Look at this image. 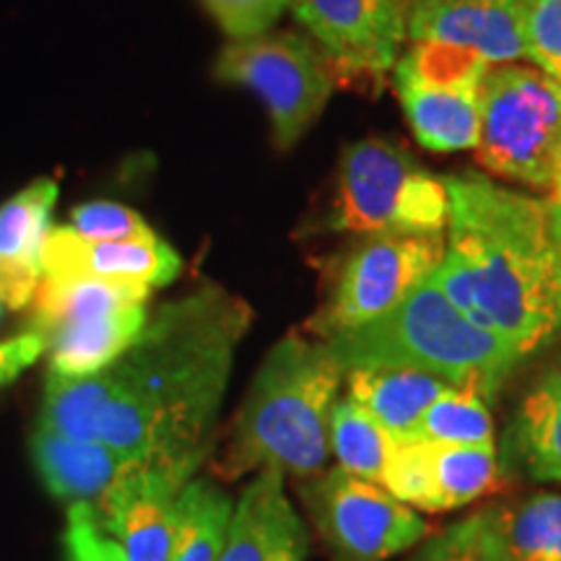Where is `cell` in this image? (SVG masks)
<instances>
[{
	"label": "cell",
	"instance_id": "9c48e42d",
	"mask_svg": "<svg viewBox=\"0 0 561 561\" xmlns=\"http://www.w3.org/2000/svg\"><path fill=\"white\" fill-rule=\"evenodd\" d=\"M214 76L252 91L268 110L273 144L289 151L314 128L335 91V76L312 39L297 32H268L231 39L219 53Z\"/></svg>",
	"mask_w": 561,
	"mask_h": 561
},
{
	"label": "cell",
	"instance_id": "1f68e13d",
	"mask_svg": "<svg viewBox=\"0 0 561 561\" xmlns=\"http://www.w3.org/2000/svg\"><path fill=\"white\" fill-rule=\"evenodd\" d=\"M549 206V229H551V240L557 244L559 255H561V203H551L546 201Z\"/></svg>",
	"mask_w": 561,
	"mask_h": 561
},
{
	"label": "cell",
	"instance_id": "4fadbf2b",
	"mask_svg": "<svg viewBox=\"0 0 561 561\" xmlns=\"http://www.w3.org/2000/svg\"><path fill=\"white\" fill-rule=\"evenodd\" d=\"M382 486L416 512L442 515L496 494L504 486V468L496 445L398 439Z\"/></svg>",
	"mask_w": 561,
	"mask_h": 561
},
{
	"label": "cell",
	"instance_id": "f1b7e54d",
	"mask_svg": "<svg viewBox=\"0 0 561 561\" xmlns=\"http://www.w3.org/2000/svg\"><path fill=\"white\" fill-rule=\"evenodd\" d=\"M66 561H125L123 549L102 528L87 502H76L68 507Z\"/></svg>",
	"mask_w": 561,
	"mask_h": 561
},
{
	"label": "cell",
	"instance_id": "ac0fdd59",
	"mask_svg": "<svg viewBox=\"0 0 561 561\" xmlns=\"http://www.w3.org/2000/svg\"><path fill=\"white\" fill-rule=\"evenodd\" d=\"M55 201L58 185L42 178L0 206V305L9 310H26L37 294Z\"/></svg>",
	"mask_w": 561,
	"mask_h": 561
},
{
	"label": "cell",
	"instance_id": "83f0119b",
	"mask_svg": "<svg viewBox=\"0 0 561 561\" xmlns=\"http://www.w3.org/2000/svg\"><path fill=\"white\" fill-rule=\"evenodd\" d=\"M70 229L76 234L87 237V240H136V237H149L153 231L149 229L136 210L121 203L110 201H94L76 206L70 214Z\"/></svg>",
	"mask_w": 561,
	"mask_h": 561
},
{
	"label": "cell",
	"instance_id": "484cf974",
	"mask_svg": "<svg viewBox=\"0 0 561 561\" xmlns=\"http://www.w3.org/2000/svg\"><path fill=\"white\" fill-rule=\"evenodd\" d=\"M520 30L533 66L561 79V0H520Z\"/></svg>",
	"mask_w": 561,
	"mask_h": 561
},
{
	"label": "cell",
	"instance_id": "30bf717a",
	"mask_svg": "<svg viewBox=\"0 0 561 561\" xmlns=\"http://www.w3.org/2000/svg\"><path fill=\"white\" fill-rule=\"evenodd\" d=\"M299 496L331 561H388L432 536L416 510L339 466L301 479Z\"/></svg>",
	"mask_w": 561,
	"mask_h": 561
},
{
	"label": "cell",
	"instance_id": "d4e9b609",
	"mask_svg": "<svg viewBox=\"0 0 561 561\" xmlns=\"http://www.w3.org/2000/svg\"><path fill=\"white\" fill-rule=\"evenodd\" d=\"M401 442H426V445H496L494 419H491L489 401L479 392L447 390L439 396L409 437Z\"/></svg>",
	"mask_w": 561,
	"mask_h": 561
},
{
	"label": "cell",
	"instance_id": "cb8c5ba5",
	"mask_svg": "<svg viewBox=\"0 0 561 561\" xmlns=\"http://www.w3.org/2000/svg\"><path fill=\"white\" fill-rule=\"evenodd\" d=\"M396 447L398 439L369 411L351 398H339L331 416V453L339 468L382 486Z\"/></svg>",
	"mask_w": 561,
	"mask_h": 561
},
{
	"label": "cell",
	"instance_id": "5bb4252c",
	"mask_svg": "<svg viewBox=\"0 0 561 561\" xmlns=\"http://www.w3.org/2000/svg\"><path fill=\"white\" fill-rule=\"evenodd\" d=\"M191 481L161 462L133 460L94 515L115 538L125 561H170L180 491Z\"/></svg>",
	"mask_w": 561,
	"mask_h": 561
},
{
	"label": "cell",
	"instance_id": "3957f363",
	"mask_svg": "<svg viewBox=\"0 0 561 561\" xmlns=\"http://www.w3.org/2000/svg\"><path fill=\"white\" fill-rule=\"evenodd\" d=\"M343 375L325 343L307 333L284 335L231 421L214 473L224 481L271 466L299 479L320 473L331 455V416Z\"/></svg>",
	"mask_w": 561,
	"mask_h": 561
},
{
	"label": "cell",
	"instance_id": "7c38bea8",
	"mask_svg": "<svg viewBox=\"0 0 561 561\" xmlns=\"http://www.w3.org/2000/svg\"><path fill=\"white\" fill-rule=\"evenodd\" d=\"M294 16L325 55L335 81L392 73L409 39V0H294Z\"/></svg>",
	"mask_w": 561,
	"mask_h": 561
},
{
	"label": "cell",
	"instance_id": "ba28073f",
	"mask_svg": "<svg viewBox=\"0 0 561 561\" xmlns=\"http://www.w3.org/2000/svg\"><path fill=\"white\" fill-rule=\"evenodd\" d=\"M445 250V234L362 237L335 263L325 299L305 333L328 341L382 318L434 276Z\"/></svg>",
	"mask_w": 561,
	"mask_h": 561
},
{
	"label": "cell",
	"instance_id": "44dd1931",
	"mask_svg": "<svg viewBox=\"0 0 561 561\" xmlns=\"http://www.w3.org/2000/svg\"><path fill=\"white\" fill-rule=\"evenodd\" d=\"M34 466L45 489L58 500L76 504L102 502L136 458L112 450L94 439L70 437V434L37 426L30 439Z\"/></svg>",
	"mask_w": 561,
	"mask_h": 561
},
{
	"label": "cell",
	"instance_id": "7402d4cb",
	"mask_svg": "<svg viewBox=\"0 0 561 561\" xmlns=\"http://www.w3.org/2000/svg\"><path fill=\"white\" fill-rule=\"evenodd\" d=\"M343 390L392 437L405 439L424 411L453 390V385L416 369H348L343 375Z\"/></svg>",
	"mask_w": 561,
	"mask_h": 561
},
{
	"label": "cell",
	"instance_id": "836d02e7",
	"mask_svg": "<svg viewBox=\"0 0 561 561\" xmlns=\"http://www.w3.org/2000/svg\"><path fill=\"white\" fill-rule=\"evenodd\" d=\"M0 318H3V305H0Z\"/></svg>",
	"mask_w": 561,
	"mask_h": 561
},
{
	"label": "cell",
	"instance_id": "e575fe53",
	"mask_svg": "<svg viewBox=\"0 0 561 561\" xmlns=\"http://www.w3.org/2000/svg\"><path fill=\"white\" fill-rule=\"evenodd\" d=\"M557 81H559V83H561V79H557Z\"/></svg>",
	"mask_w": 561,
	"mask_h": 561
},
{
	"label": "cell",
	"instance_id": "f546056e",
	"mask_svg": "<svg viewBox=\"0 0 561 561\" xmlns=\"http://www.w3.org/2000/svg\"><path fill=\"white\" fill-rule=\"evenodd\" d=\"M405 561H483L479 543H476L473 517L426 536Z\"/></svg>",
	"mask_w": 561,
	"mask_h": 561
},
{
	"label": "cell",
	"instance_id": "4dcf8cb0",
	"mask_svg": "<svg viewBox=\"0 0 561 561\" xmlns=\"http://www.w3.org/2000/svg\"><path fill=\"white\" fill-rule=\"evenodd\" d=\"M42 354H47V341L34 331L0 343V388L16 380Z\"/></svg>",
	"mask_w": 561,
	"mask_h": 561
},
{
	"label": "cell",
	"instance_id": "e0dca14e",
	"mask_svg": "<svg viewBox=\"0 0 561 561\" xmlns=\"http://www.w3.org/2000/svg\"><path fill=\"white\" fill-rule=\"evenodd\" d=\"M286 473L263 468L231 510L219 561H305L310 533L286 494Z\"/></svg>",
	"mask_w": 561,
	"mask_h": 561
},
{
	"label": "cell",
	"instance_id": "4316f807",
	"mask_svg": "<svg viewBox=\"0 0 561 561\" xmlns=\"http://www.w3.org/2000/svg\"><path fill=\"white\" fill-rule=\"evenodd\" d=\"M294 0H203L210 19L229 39H252L268 34L271 26L291 9Z\"/></svg>",
	"mask_w": 561,
	"mask_h": 561
},
{
	"label": "cell",
	"instance_id": "603a6c76",
	"mask_svg": "<svg viewBox=\"0 0 561 561\" xmlns=\"http://www.w3.org/2000/svg\"><path fill=\"white\" fill-rule=\"evenodd\" d=\"M234 502L208 479H191L180 491L170 561H219Z\"/></svg>",
	"mask_w": 561,
	"mask_h": 561
},
{
	"label": "cell",
	"instance_id": "6da1fadb",
	"mask_svg": "<svg viewBox=\"0 0 561 561\" xmlns=\"http://www.w3.org/2000/svg\"><path fill=\"white\" fill-rule=\"evenodd\" d=\"M250 325L248 301L216 284L167 301L110 367L87 377L47 371L37 426L195 479Z\"/></svg>",
	"mask_w": 561,
	"mask_h": 561
},
{
	"label": "cell",
	"instance_id": "5b68a950",
	"mask_svg": "<svg viewBox=\"0 0 561 561\" xmlns=\"http://www.w3.org/2000/svg\"><path fill=\"white\" fill-rule=\"evenodd\" d=\"M450 195L445 178L403 146L364 138L343 149L335 193L314 231L331 234H445Z\"/></svg>",
	"mask_w": 561,
	"mask_h": 561
},
{
	"label": "cell",
	"instance_id": "ffe728a7",
	"mask_svg": "<svg viewBox=\"0 0 561 561\" xmlns=\"http://www.w3.org/2000/svg\"><path fill=\"white\" fill-rule=\"evenodd\" d=\"M483 561H561V494L538 491L476 512Z\"/></svg>",
	"mask_w": 561,
	"mask_h": 561
},
{
	"label": "cell",
	"instance_id": "277c9868",
	"mask_svg": "<svg viewBox=\"0 0 561 561\" xmlns=\"http://www.w3.org/2000/svg\"><path fill=\"white\" fill-rule=\"evenodd\" d=\"M322 343L343 371L416 369L486 401L525 359L502 335L473 325L432 278L382 318Z\"/></svg>",
	"mask_w": 561,
	"mask_h": 561
},
{
	"label": "cell",
	"instance_id": "9a60e30c",
	"mask_svg": "<svg viewBox=\"0 0 561 561\" xmlns=\"http://www.w3.org/2000/svg\"><path fill=\"white\" fill-rule=\"evenodd\" d=\"M180 271V255L157 234L102 242L70 227H50L42 248V276H89L157 289L172 284Z\"/></svg>",
	"mask_w": 561,
	"mask_h": 561
},
{
	"label": "cell",
	"instance_id": "d6a6232c",
	"mask_svg": "<svg viewBox=\"0 0 561 561\" xmlns=\"http://www.w3.org/2000/svg\"><path fill=\"white\" fill-rule=\"evenodd\" d=\"M549 201H551V203H561V174H559V180L551 185Z\"/></svg>",
	"mask_w": 561,
	"mask_h": 561
},
{
	"label": "cell",
	"instance_id": "d6986e66",
	"mask_svg": "<svg viewBox=\"0 0 561 561\" xmlns=\"http://www.w3.org/2000/svg\"><path fill=\"white\" fill-rule=\"evenodd\" d=\"M502 468L530 481L561 483V354L525 390L502 434Z\"/></svg>",
	"mask_w": 561,
	"mask_h": 561
},
{
	"label": "cell",
	"instance_id": "8992f818",
	"mask_svg": "<svg viewBox=\"0 0 561 561\" xmlns=\"http://www.w3.org/2000/svg\"><path fill=\"white\" fill-rule=\"evenodd\" d=\"M149 286L89 276H42L30 331L47 341L50 375L87 377L110 367L144 331Z\"/></svg>",
	"mask_w": 561,
	"mask_h": 561
},
{
	"label": "cell",
	"instance_id": "8fae6325",
	"mask_svg": "<svg viewBox=\"0 0 561 561\" xmlns=\"http://www.w3.org/2000/svg\"><path fill=\"white\" fill-rule=\"evenodd\" d=\"M489 62L468 47L413 42L396 68V89L413 136L424 149H476L481 133V83Z\"/></svg>",
	"mask_w": 561,
	"mask_h": 561
},
{
	"label": "cell",
	"instance_id": "2e32d148",
	"mask_svg": "<svg viewBox=\"0 0 561 561\" xmlns=\"http://www.w3.org/2000/svg\"><path fill=\"white\" fill-rule=\"evenodd\" d=\"M409 39L468 47L489 66L530 60L520 0H409Z\"/></svg>",
	"mask_w": 561,
	"mask_h": 561
},
{
	"label": "cell",
	"instance_id": "52a82bcc",
	"mask_svg": "<svg viewBox=\"0 0 561 561\" xmlns=\"http://www.w3.org/2000/svg\"><path fill=\"white\" fill-rule=\"evenodd\" d=\"M473 151L494 178L551 191L561 174V83L541 68L491 66Z\"/></svg>",
	"mask_w": 561,
	"mask_h": 561
},
{
	"label": "cell",
	"instance_id": "7a4b0ae2",
	"mask_svg": "<svg viewBox=\"0 0 561 561\" xmlns=\"http://www.w3.org/2000/svg\"><path fill=\"white\" fill-rule=\"evenodd\" d=\"M450 195L447 250L432 280L473 325L520 354L561 339V255L549 206L486 174L445 178Z\"/></svg>",
	"mask_w": 561,
	"mask_h": 561
}]
</instances>
